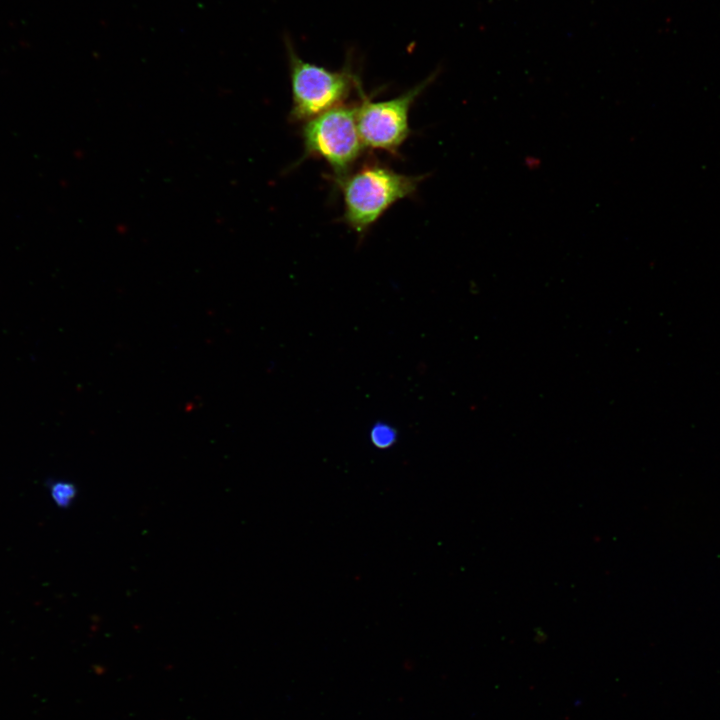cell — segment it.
Here are the masks:
<instances>
[{
    "label": "cell",
    "instance_id": "cell-1",
    "mask_svg": "<svg viewBox=\"0 0 720 720\" xmlns=\"http://www.w3.org/2000/svg\"><path fill=\"white\" fill-rule=\"evenodd\" d=\"M423 175H406L376 162L335 179L343 198L345 224L364 234L396 202L413 195Z\"/></svg>",
    "mask_w": 720,
    "mask_h": 720
},
{
    "label": "cell",
    "instance_id": "cell-2",
    "mask_svg": "<svg viewBox=\"0 0 720 720\" xmlns=\"http://www.w3.org/2000/svg\"><path fill=\"white\" fill-rule=\"evenodd\" d=\"M285 47L292 93L290 120L305 122L343 104L353 89L362 87L351 63L333 71L301 59L287 37Z\"/></svg>",
    "mask_w": 720,
    "mask_h": 720
},
{
    "label": "cell",
    "instance_id": "cell-3",
    "mask_svg": "<svg viewBox=\"0 0 720 720\" xmlns=\"http://www.w3.org/2000/svg\"><path fill=\"white\" fill-rule=\"evenodd\" d=\"M304 156L324 160L334 179L347 175L361 155L357 105H339L307 121L302 127Z\"/></svg>",
    "mask_w": 720,
    "mask_h": 720
},
{
    "label": "cell",
    "instance_id": "cell-4",
    "mask_svg": "<svg viewBox=\"0 0 720 720\" xmlns=\"http://www.w3.org/2000/svg\"><path fill=\"white\" fill-rule=\"evenodd\" d=\"M435 77L436 73L431 74L401 95L383 101H372L361 88L357 126L364 148L398 155L410 134V109Z\"/></svg>",
    "mask_w": 720,
    "mask_h": 720
},
{
    "label": "cell",
    "instance_id": "cell-5",
    "mask_svg": "<svg viewBox=\"0 0 720 720\" xmlns=\"http://www.w3.org/2000/svg\"><path fill=\"white\" fill-rule=\"evenodd\" d=\"M397 430L386 422H376L370 429L371 443L378 449H388L397 441Z\"/></svg>",
    "mask_w": 720,
    "mask_h": 720
},
{
    "label": "cell",
    "instance_id": "cell-6",
    "mask_svg": "<svg viewBox=\"0 0 720 720\" xmlns=\"http://www.w3.org/2000/svg\"><path fill=\"white\" fill-rule=\"evenodd\" d=\"M51 494L56 504L65 508L69 506L75 498L76 488L72 483L56 482L52 486Z\"/></svg>",
    "mask_w": 720,
    "mask_h": 720
}]
</instances>
